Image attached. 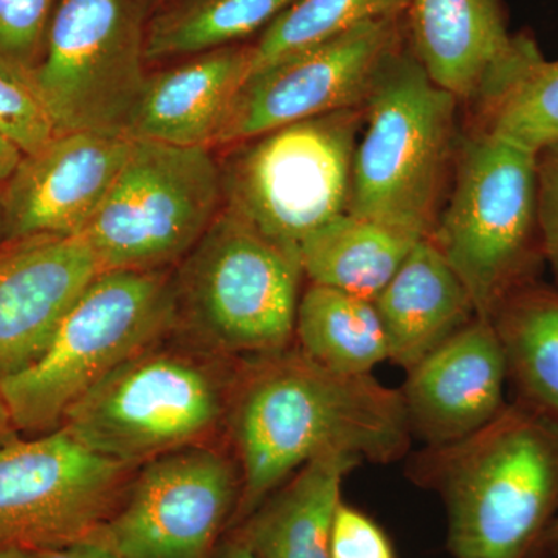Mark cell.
I'll use <instances>...</instances> for the list:
<instances>
[{
    "label": "cell",
    "mask_w": 558,
    "mask_h": 558,
    "mask_svg": "<svg viewBox=\"0 0 558 558\" xmlns=\"http://www.w3.org/2000/svg\"><path fill=\"white\" fill-rule=\"evenodd\" d=\"M330 558H396V553L377 521L341 501L333 520Z\"/></svg>",
    "instance_id": "obj_29"
},
{
    "label": "cell",
    "mask_w": 558,
    "mask_h": 558,
    "mask_svg": "<svg viewBox=\"0 0 558 558\" xmlns=\"http://www.w3.org/2000/svg\"><path fill=\"white\" fill-rule=\"evenodd\" d=\"M374 304L389 362L405 371L478 317L464 282L429 238L418 242Z\"/></svg>",
    "instance_id": "obj_19"
},
{
    "label": "cell",
    "mask_w": 558,
    "mask_h": 558,
    "mask_svg": "<svg viewBox=\"0 0 558 558\" xmlns=\"http://www.w3.org/2000/svg\"><path fill=\"white\" fill-rule=\"evenodd\" d=\"M447 513L454 558H527L558 510V424L508 403L478 432L425 447L410 464Z\"/></svg>",
    "instance_id": "obj_2"
},
{
    "label": "cell",
    "mask_w": 558,
    "mask_h": 558,
    "mask_svg": "<svg viewBox=\"0 0 558 558\" xmlns=\"http://www.w3.org/2000/svg\"><path fill=\"white\" fill-rule=\"evenodd\" d=\"M7 240L5 209H3L2 191H0V244Z\"/></svg>",
    "instance_id": "obj_37"
},
{
    "label": "cell",
    "mask_w": 558,
    "mask_h": 558,
    "mask_svg": "<svg viewBox=\"0 0 558 558\" xmlns=\"http://www.w3.org/2000/svg\"><path fill=\"white\" fill-rule=\"evenodd\" d=\"M360 464L347 453L307 462L229 532L256 558H330L341 487Z\"/></svg>",
    "instance_id": "obj_20"
},
{
    "label": "cell",
    "mask_w": 558,
    "mask_h": 558,
    "mask_svg": "<svg viewBox=\"0 0 558 558\" xmlns=\"http://www.w3.org/2000/svg\"><path fill=\"white\" fill-rule=\"evenodd\" d=\"M100 271L81 236L36 234L0 244V380L46 352L65 312Z\"/></svg>",
    "instance_id": "obj_15"
},
{
    "label": "cell",
    "mask_w": 558,
    "mask_h": 558,
    "mask_svg": "<svg viewBox=\"0 0 558 558\" xmlns=\"http://www.w3.org/2000/svg\"><path fill=\"white\" fill-rule=\"evenodd\" d=\"M429 240L490 322L519 290L537 282V154L476 128L461 137L449 194Z\"/></svg>",
    "instance_id": "obj_7"
},
{
    "label": "cell",
    "mask_w": 558,
    "mask_h": 558,
    "mask_svg": "<svg viewBox=\"0 0 558 558\" xmlns=\"http://www.w3.org/2000/svg\"><path fill=\"white\" fill-rule=\"evenodd\" d=\"M508 365L487 319L468 326L407 371L402 392L411 436L425 447L458 442L508 405Z\"/></svg>",
    "instance_id": "obj_16"
},
{
    "label": "cell",
    "mask_w": 558,
    "mask_h": 558,
    "mask_svg": "<svg viewBox=\"0 0 558 558\" xmlns=\"http://www.w3.org/2000/svg\"><path fill=\"white\" fill-rule=\"evenodd\" d=\"M300 250L222 208L174 270L175 332L245 360L295 343Z\"/></svg>",
    "instance_id": "obj_5"
},
{
    "label": "cell",
    "mask_w": 558,
    "mask_h": 558,
    "mask_svg": "<svg viewBox=\"0 0 558 558\" xmlns=\"http://www.w3.org/2000/svg\"><path fill=\"white\" fill-rule=\"evenodd\" d=\"M407 40L433 83L473 109L512 51L501 0H410Z\"/></svg>",
    "instance_id": "obj_17"
},
{
    "label": "cell",
    "mask_w": 558,
    "mask_h": 558,
    "mask_svg": "<svg viewBox=\"0 0 558 558\" xmlns=\"http://www.w3.org/2000/svg\"><path fill=\"white\" fill-rule=\"evenodd\" d=\"M58 0H0V70L32 87ZM33 89V87H32Z\"/></svg>",
    "instance_id": "obj_27"
},
{
    "label": "cell",
    "mask_w": 558,
    "mask_h": 558,
    "mask_svg": "<svg viewBox=\"0 0 558 558\" xmlns=\"http://www.w3.org/2000/svg\"><path fill=\"white\" fill-rule=\"evenodd\" d=\"M226 429L241 473L230 529L314 459L347 453L387 465L409 453L413 438L400 389L373 374L326 368L295 343L242 360Z\"/></svg>",
    "instance_id": "obj_1"
},
{
    "label": "cell",
    "mask_w": 558,
    "mask_h": 558,
    "mask_svg": "<svg viewBox=\"0 0 558 558\" xmlns=\"http://www.w3.org/2000/svg\"><path fill=\"white\" fill-rule=\"evenodd\" d=\"M405 44V16L387 17L255 70L231 102L213 148L337 110L362 108Z\"/></svg>",
    "instance_id": "obj_13"
},
{
    "label": "cell",
    "mask_w": 558,
    "mask_h": 558,
    "mask_svg": "<svg viewBox=\"0 0 558 558\" xmlns=\"http://www.w3.org/2000/svg\"><path fill=\"white\" fill-rule=\"evenodd\" d=\"M537 204L543 258L558 284V143L537 154Z\"/></svg>",
    "instance_id": "obj_30"
},
{
    "label": "cell",
    "mask_w": 558,
    "mask_h": 558,
    "mask_svg": "<svg viewBox=\"0 0 558 558\" xmlns=\"http://www.w3.org/2000/svg\"><path fill=\"white\" fill-rule=\"evenodd\" d=\"M409 5L410 0H296L253 46L250 73L366 22L405 16Z\"/></svg>",
    "instance_id": "obj_26"
},
{
    "label": "cell",
    "mask_w": 558,
    "mask_h": 558,
    "mask_svg": "<svg viewBox=\"0 0 558 558\" xmlns=\"http://www.w3.org/2000/svg\"><path fill=\"white\" fill-rule=\"evenodd\" d=\"M28 553H31V550L0 546V558H28Z\"/></svg>",
    "instance_id": "obj_36"
},
{
    "label": "cell",
    "mask_w": 558,
    "mask_h": 558,
    "mask_svg": "<svg viewBox=\"0 0 558 558\" xmlns=\"http://www.w3.org/2000/svg\"><path fill=\"white\" fill-rule=\"evenodd\" d=\"M149 0H58L32 87L57 134L123 135L146 72Z\"/></svg>",
    "instance_id": "obj_10"
},
{
    "label": "cell",
    "mask_w": 558,
    "mask_h": 558,
    "mask_svg": "<svg viewBox=\"0 0 558 558\" xmlns=\"http://www.w3.org/2000/svg\"><path fill=\"white\" fill-rule=\"evenodd\" d=\"M538 549L558 550V513L539 539Z\"/></svg>",
    "instance_id": "obj_35"
},
{
    "label": "cell",
    "mask_w": 558,
    "mask_h": 558,
    "mask_svg": "<svg viewBox=\"0 0 558 558\" xmlns=\"http://www.w3.org/2000/svg\"><path fill=\"white\" fill-rule=\"evenodd\" d=\"M459 106L407 40L366 101L348 211L432 236L457 165Z\"/></svg>",
    "instance_id": "obj_4"
},
{
    "label": "cell",
    "mask_w": 558,
    "mask_h": 558,
    "mask_svg": "<svg viewBox=\"0 0 558 558\" xmlns=\"http://www.w3.org/2000/svg\"><path fill=\"white\" fill-rule=\"evenodd\" d=\"M213 558H256V556L236 535L227 532Z\"/></svg>",
    "instance_id": "obj_33"
},
{
    "label": "cell",
    "mask_w": 558,
    "mask_h": 558,
    "mask_svg": "<svg viewBox=\"0 0 558 558\" xmlns=\"http://www.w3.org/2000/svg\"><path fill=\"white\" fill-rule=\"evenodd\" d=\"M475 110L476 130L538 154L558 143V60L531 36L515 35L497 87Z\"/></svg>",
    "instance_id": "obj_22"
},
{
    "label": "cell",
    "mask_w": 558,
    "mask_h": 558,
    "mask_svg": "<svg viewBox=\"0 0 558 558\" xmlns=\"http://www.w3.org/2000/svg\"><path fill=\"white\" fill-rule=\"evenodd\" d=\"M241 497L236 459L205 446L140 465L89 538L116 558H213Z\"/></svg>",
    "instance_id": "obj_12"
},
{
    "label": "cell",
    "mask_w": 558,
    "mask_h": 558,
    "mask_svg": "<svg viewBox=\"0 0 558 558\" xmlns=\"http://www.w3.org/2000/svg\"><path fill=\"white\" fill-rule=\"evenodd\" d=\"M296 0H171L149 17L146 62L194 57L266 31Z\"/></svg>",
    "instance_id": "obj_25"
},
{
    "label": "cell",
    "mask_w": 558,
    "mask_h": 558,
    "mask_svg": "<svg viewBox=\"0 0 558 558\" xmlns=\"http://www.w3.org/2000/svg\"><path fill=\"white\" fill-rule=\"evenodd\" d=\"M24 154L0 135V185L11 178Z\"/></svg>",
    "instance_id": "obj_32"
},
{
    "label": "cell",
    "mask_w": 558,
    "mask_h": 558,
    "mask_svg": "<svg viewBox=\"0 0 558 558\" xmlns=\"http://www.w3.org/2000/svg\"><path fill=\"white\" fill-rule=\"evenodd\" d=\"M422 240L413 231L347 211L301 241V266L312 284L374 301Z\"/></svg>",
    "instance_id": "obj_21"
},
{
    "label": "cell",
    "mask_w": 558,
    "mask_h": 558,
    "mask_svg": "<svg viewBox=\"0 0 558 558\" xmlns=\"http://www.w3.org/2000/svg\"><path fill=\"white\" fill-rule=\"evenodd\" d=\"M28 558H116L92 539H81L62 548L31 550Z\"/></svg>",
    "instance_id": "obj_31"
},
{
    "label": "cell",
    "mask_w": 558,
    "mask_h": 558,
    "mask_svg": "<svg viewBox=\"0 0 558 558\" xmlns=\"http://www.w3.org/2000/svg\"><path fill=\"white\" fill-rule=\"evenodd\" d=\"M132 145L134 140L123 135L68 132L24 154L0 185L7 240L80 236L126 163Z\"/></svg>",
    "instance_id": "obj_14"
},
{
    "label": "cell",
    "mask_w": 558,
    "mask_h": 558,
    "mask_svg": "<svg viewBox=\"0 0 558 558\" xmlns=\"http://www.w3.org/2000/svg\"><path fill=\"white\" fill-rule=\"evenodd\" d=\"M295 344L314 362L339 373L373 374L389 360L374 301L312 282L301 293Z\"/></svg>",
    "instance_id": "obj_24"
},
{
    "label": "cell",
    "mask_w": 558,
    "mask_h": 558,
    "mask_svg": "<svg viewBox=\"0 0 558 558\" xmlns=\"http://www.w3.org/2000/svg\"><path fill=\"white\" fill-rule=\"evenodd\" d=\"M241 363L165 337L87 391L61 427L95 453L134 468L205 446L226 428Z\"/></svg>",
    "instance_id": "obj_3"
},
{
    "label": "cell",
    "mask_w": 558,
    "mask_h": 558,
    "mask_svg": "<svg viewBox=\"0 0 558 558\" xmlns=\"http://www.w3.org/2000/svg\"><path fill=\"white\" fill-rule=\"evenodd\" d=\"M223 208L208 148L134 140L130 157L80 236L102 270L171 269Z\"/></svg>",
    "instance_id": "obj_9"
},
{
    "label": "cell",
    "mask_w": 558,
    "mask_h": 558,
    "mask_svg": "<svg viewBox=\"0 0 558 558\" xmlns=\"http://www.w3.org/2000/svg\"><path fill=\"white\" fill-rule=\"evenodd\" d=\"M138 468L95 453L64 427L0 446V546L62 548L119 508Z\"/></svg>",
    "instance_id": "obj_11"
},
{
    "label": "cell",
    "mask_w": 558,
    "mask_h": 558,
    "mask_svg": "<svg viewBox=\"0 0 558 558\" xmlns=\"http://www.w3.org/2000/svg\"><path fill=\"white\" fill-rule=\"evenodd\" d=\"M252 61L253 46L233 44L148 75L126 137L211 149Z\"/></svg>",
    "instance_id": "obj_18"
},
{
    "label": "cell",
    "mask_w": 558,
    "mask_h": 558,
    "mask_svg": "<svg viewBox=\"0 0 558 558\" xmlns=\"http://www.w3.org/2000/svg\"><path fill=\"white\" fill-rule=\"evenodd\" d=\"M519 402L558 424V290L534 282L490 319Z\"/></svg>",
    "instance_id": "obj_23"
},
{
    "label": "cell",
    "mask_w": 558,
    "mask_h": 558,
    "mask_svg": "<svg viewBox=\"0 0 558 558\" xmlns=\"http://www.w3.org/2000/svg\"><path fill=\"white\" fill-rule=\"evenodd\" d=\"M20 433L14 428L13 421H11V416L9 413V409H7L5 400L2 398V392H0V446L3 444H9L11 440L20 438Z\"/></svg>",
    "instance_id": "obj_34"
},
{
    "label": "cell",
    "mask_w": 558,
    "mask_h": 558,
    "mask_svg": "<svg viewBox=\"0 0 558 558\" xmlns=\"http://www.w3.org/2000/svg\"><path fill=\"white\" fill-rule=\"evenodd\" d=\"M0 135L22 154L43 148L57 135L46 106L24 81L0 70Z\"/></svg>",
    "instance_id": "obj_28"
},
{
    "label": "cell",
    "mask_w": 558,
    "mask_h": 558,
    "mask_svg": "<svg viewBox=\"0 0 558 558\" xmlns=\"http://www.w3.org/2000/svg\"><path fill=\"white\" fill-rule=\"evenodd\" d=\"M365 106L296 121L229 146L218 160L223 207L284 244L348 211Z\"/></svg>",
    "instance_id": "obj_8"
},
{
    "label": "cell",
    "mask_w": 558,
    "mask_h": 558,
    "mask_svg": "<svg viewBox=\"0 0 558 558\" xmlns=\"http://www.w3.org/2000/svg\"><path fill=\"white\" fill-rule=\"evenodd\" d=\"M174 330V271H100L65 312L46 352L0 380L14 428L31 435L60 428L87 391Z\"/></svg>",
    "instance_id": "obj_6"
}]
</instances>
